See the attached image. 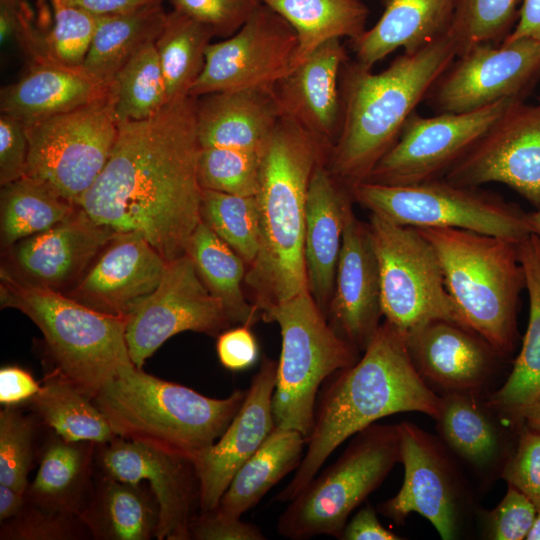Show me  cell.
I'll return each mask as SVG.
<instances>
[{"mask_svg": "<svg viewBox=\"0 0 540 540\" xmlns=\"http://www.w3.org/2000/svg\"><path fill=\"white\" fill-rule=\"evenodd\" d=\"M196 99L184 97L149 119L118 123L106 165L76 204L99 225L141 233L167 261L185 254L202 221Z\"/></svg>", "mask_w": 540, "mask_h": 540, "instance_id": "cell-1", "label": "cell"}, {"mask_svg": "<svg viewBox=\"0 0 540 540\" xmlns=\"http://www.w3.org/2000/svg\"><path fill=\"white\" fill-rule=\"evenodd\" d=\"M439 410L440 397L416 370L405 336L385 321L358 361L323 383L306 452L274 500L295 498L339 445L377 420L408 411L436 419Z\"/></svg>", "mask_w": 540, "mask_h": 540, "instance_id": "cell-2", "label": "cell"}, {"mask_svg": "<svg viewBox=\"0 0 540 540\" xmlns=\"http://www.w3.org/2000/svg\"><path fill=\"white\" fill-rule=\"evenodd\" d=\"M456 56L448 33L416 53L397 56L379 73L346 60L340 75V129L326 159L327 169L340 184L352 192L366 181Z\"/></svg>", "mask_w": 540, "mask_h": 540, "instance_id": "cell-3", "label": "cell"}, {"mask_svg": "<svg viewBox=\"0 0 540 540\" xmlns=\"http://www.w3.org/2000/svg\"><path fill=\"white\" fill-rule=\"evenodd\" d=\"M330 148L281 116L263 152L256 195L260 245L245 284L263 319L274 307L308 289L304 259L306 202L315 167Z\"/></svg>", "mask_w": 540, "mask_h": 540, "instance_id": "cell-4", "label": "cell"}, {"mask_svg": "<svg viewBox=\"0 0 540 540\" xmlns=\"http://www.w3.org/2000/svg\"><path fill=\"white\" fill-rule=\"evenodd\" d=\"M246 390L218 399L160 379L135 365L108 382L93 401L116 437L141 442L191 460L224 433Z\"/></svg>", "mask_w": 540, "mask_h": 540, "instance_id": "cell-5", "label": "cell"}, {"mask_svg": "<svg viewBox=\"0 0 540 540\" xmlns=\"http://www.w3.org/2000/svg\"><path fill=\"white\" fill-rule=\"evenodd\" d=\"M0 306L26 315L41 331L54 371L94 399L129 355L126 316L93 310L68 295L19 281L0 271Z\"/></svg>", "mask_w": 540, "mask_h": 540, "instance_id": "cell-6", "label": "cell"}, {"mask_svg": "<svg viewBox=\"0 0 540 540\" xmlns=\"http://www.w3.org/2000/svg\"><path fill=\"white\" fill-rule=\"evenodd\" d=\"M433 246L466 326L500 356L513 352L525 275L518 243L454 228H417Z\"/></svg>", "mask_w": 540, "mask_h": 540, "instance_id": "cell-7", "label": "cell"}, {"mask_svg": "<svg viewBox=\"0 0 540 540\" xmlns=\"http://www.w3.org/2000/svg\"><path fill=\"white\" fill-rule=\"evenodd\" d=\"M263 320L276 322L281 332L272 402L275 424L307 440L321 385L354 365L360 351L333 330L308 289L274 307Z\"/></svg>", "mask_w": 540, "mask_h": 540, "instance_id": "cell-8", "label": "cell"}, {"mask_svg": "<svg viewBox=\"0 0 540 540\" xmlns=\"http://www.w3.org/2000/svg\"><path fill=\"white\" fill-rule=\"evenodd\" d=\"M400 462L398 424H372L355 434L342 455L291 501L277 532L291 540L340 539L350 514Z\"/></svg>", "mask_w": 540, "mask_h": 540, "instance_id": "cell-9", "label": "cell"}, {"mask_svg": "<svg viewBox=\"0 0 540 540\" xmlns=\"http://www.w3.org/2000/svg\"><path fill=\"white\" fill-rule=\"evenodd\" d=\"M352 196L372 214L413 228H454L519 243L529 230L526 212L502 197L444 178L411 185L362 182Z\"/></svg>", "mask_w": 540, "mask_h": 540, "instance_id": "cell-10", "label": "cell"}, {"mask_svg": "<svg viewBox=\"0 0 540 540\" xmlns=\"http://www.w3.org/2000/svg\"><path fill=\"white\" fill-rule=\"evenodd\" d=\"M368 227L385 321L405 337L433 320L468 328L447 291L437 254L421 232L372 213Z\"/></svg>", "mask_w": 540, "mask_h": 540, "instance_id": "cell-11", "label": "cell"}, {"mask_svg": "<svg viewBox=\"0 0 540 540\" xmlns=\"http://www.w3.org/2000/svg\"><path fill=\"white\" fill-rule=\"evenodd\" d=\"M26 175L77 204L106 165L118 135L109 93L87 105L25 125Z\"/></svg>", "mask_w": 540, "mask_h": 540, "instance_id": "cell-12", "label": "cell"}, {"mask_svg": "<svg viewBox=\"0 0 540 540\" xmlns=\"http://www.w3.org/2000/svg\"><path fill=\"white\" fill-rule=\"evenodd\" d=\"M507 98L466 113L407 119L392 148L377 162L367 182L411 185L441 179L516 103ZM365 182V181H364Z\"/></svg>", "mask_w": 540, "mask_h": 540, "instance_id": "cell-13", "label": "cell"}, {"mask_svg": "<svg viewBox=\"0 0 540 540\" xmlns=\"http://www.w3.org/2000/svg\"><path fill=\"white\" fill-rule=\"evenodd\" d=\"M234 325L201 281L190 257L168 261L158 286L126 314L125 339L132 362L142 368L169 338L184 331L218 336Z\"/></svg>", "mask_w": 540, "mask_h": 540, "instance_id": "cell-14", "label": "cell"}, {"mask_svg": "<svg viewBox=\"0 0 540 540\" xmlns=\"http://www.w3.org/2000/svg\"><path fill=\"white\" fill-rule=\"evenodd\" d=\"M297 50L293 27L261 3L235 34L209 44L203 70L189 96L273 88L293 70Z\"/></svg>", "mask_w": 540, "mask_h": 540, "instance_id": "cell-15", "label": "cell"}, {"mask_svg": "<svg viewBox=\"0 0 540 540\" xmlns=\"http://www.w3.org/2000/svg\"><path fill=\"white\" fill-rule=\"evenodd\" d=\"M539 75V42L522 38L478 44L454 59L425 100L437 114L472 112L524 98Z\"/></svg>", "mask_w": 540, "mask_h": 540, "instance_id": "cell-16", "label": "cell"}, {"mask_svg": "<svg viewBox=\"0 0 540 540\" xmlns=\"http://www.w3.org/2000/svg\"><path fill=\"white\" fill-rule=\"evenodd\" d=\"M96 466L122 482L146 481L157 501L158 540H189L199 507V480L191 459L153 446L115 437L97 444Z\"/></svg>", "mask_w": 540, "mask_h": 540, "instance_id": "cell-17", "label": "cell"}, {"mask_svg": "<svg viewBox=\"0 0 540 540\" xmlns=\"http://www.w3.org/2000/svg\"><path fill=\"white\" fill-rule=\"evenodd\" d=\"M460 186L502 183L540 208V104L511 107L443 177Z\"/></svg>", "mask_w": 540, "mask_h": 540, "instance_id": "cell-18", "label": "cell"}, {"mask_svg": "<svg viewBox=\"0 0 540 540\" xmlns=\"http://www.w3.org/2000/svg\"><path fill=\"white\" fill-rule=\"evenodd\" d=\"M116 232L97 224L77 206L56 225L4 250L5 263L0 271L19 281L66 294Z\"/></svg>", "mask_w": 540, "mask_h": 540, "instance_id": "cell-19", "label": "cell"}, {"mask_svg": "<svg viewBox=\"0 0 540 540\" xmlns=\"http://www.w3.org/2000/svg\"><path fill=\"white\" fill-rule=\"evenodd\" d=\"M404 479L399 492L378 506L396 523L415 512L426 518L444 540L458 532L455 474L439 442L410 422L398 424Z\"/></svg>", "mask_w": 540, "mask_h": 540, "instance_id": "cell-20", "label": "cell"}, {"mask_svg": "<svg viewBox=\"0 0 540 540\" xmlns=\"http://www.w3.org/2000/svg\"><path fill=\"white\" fill-rule=\"evenodd\" d=\"M276 375L277 362L264 358L224 433L192 460L199 480L200 512L217 507L233 476L275 428Z\"/></svg>", "mask_w": 540, "mask_h": 540, "instance_id": "cell-21", "label": "cell"}, {"mask_svg": "<svg viewBox=\"0 0 540 540\" xmlns=\"http://www.w3.org/2000/svg\"><path fill=\"white\" fill-rule=\"evenodd\" d=\"M168 261L139 232H116L66 293L98 312L126 316L160 283Z\"/></svg>", "mask_w": 540, "mask_h": 540, "instance_id": "cell-22", "label": "cell"}, {"mask_svg": "<svg viewBox=\"0 0 540 540\" xmlns=\"http://www.w3.org/2000/svg\"><path fill=\"white\" fill-rule=\"evenodd\" d=\"M383 316L379 268L368 223L347 216L327 321L349 344L363 352Z\"/></svg>", "mask_w": 540, "mask_h": 540, "instance_id": "cell-23", "label": "cell"}, {"mask_svg": "<svg viewBox=\"0 0 540 540\" xmlns=\"http://www.w3.org/2000/svg\"><path fill=\"white\" fill-rule=\"evenodd\" d=\"M347 59L341 39L328 40L273 87L281 116L295 121L330 149L341 124L340 75Z\"/></svg>", "mask_w": 540, "mask_h": 540, "instance_id": "cell-24", "label": "cell"}, {"mask_svg": "<svg viewBox=\"0 0 540 540\" xmlns=\"http://www.w3.org/2000/svg\"><path fill=\"white\" fill-rule=\"evenodd\" d=\"M405 338L421 377L447 392L473 394L492 373L497 353L476 332L457 323L433 320Z\"/></svg>", "mask_w": 540, "mask_h": 540, "instance_id": "cell-25", "label": "cell"}, {"mask_svg": "<svg viewBox=\"0 0 540 540\" xmlns=\"http://www.w3.org/2000/svg\"><path fill=\"white\" fill-rule=\"evenodd\" d=\"M352 199V192L331 175L326 161L320 162L307 194L304 259L308 290L325 315L333 295Z\"/></svg>", "mask_w": 540, "mask_h": 540, "instance_id": "cell-26", "label": "cell"}, {"mask_svg": "<svg viewBox=\"0 0 540 540\" xmlns=\"http://www.w3.org/2000/svg\"><path fill=\"white\" fill-rule=\"evenodd\" d=\"M280 118L273 88L222 91L196 99L201 148H233L263 155Z\"/></svg>", "mask_w": 540, "mask_h": 540, "instance_id": "cell-27", "label": "cell"}, {"mask_svg": "<svg viewBox=\"0 0 540 540\" xmlns=\"http://www.w3.org/2000/svg\"><path fill=\"white\" fill-rule=\"evenodd\" d=\"M377 23L350 41L355 59L372 68L398 48L413 54L450 31L454 0H380Z\"/></svg>", "mask_w": 540, "mask_h": 540, "instance_id": "cell-28", "label": "cell"}, {"mask_svg": "<svg viewBox=\"0 0 540 540\" xmlns=\"http://www.w3.org/2000/svg\"><path fill=\"white\" fill-rule=\"evenodd\" d=\"M109 87L93 80L82 69L52 61L33 62L16 83L1 89V113L25 125L66 113L96 101Z\"/></svg>", "mask_w": 540, "mask_h": 540, "instance_id": "cell-29", "label": "cell"}, {"mask_svg": "<svg viewBox=\"0 0 540 540\" xmlns=\"http://www.w3.org/2000/svg\"><path fill=\"white\" fill-rule=\"evenodd\" d=\"M529 296V319L521 350L505 383L487 402L518 429L523 415L540 397V240L529 234L518 243Z\"/></svg>", "mask_w": 540, "mask_h": 540, "instance_id": "cell-30", "label": "cell"}, {"mask_svg": "<svg viewBox=\"0 0 540 540\" xmlns=\"http://www.w3.org/2000/svg\"><path fill=\"white\" fill-rule=\"evenodd\" d=\"M96 448L94 442L68 441L52 432L40 450L38 471L25 492L27 501L78 516L94 482Z\"/></svg>", "mask_w": 540, "mask_h": 540, "instance_id": "cell-31", "label": "cell"}, {"mask_svg": "<svg viewBox=\"0 0 540 540\" xmlns=\"http://www.w3.org/2000/svg\"><path fill=\"white\" fill-rule=\"evenodd\" d=\"M97 540H150L157 534L159 509L152 493L140 484L101 473L78 514Z\"/></svg>", "mask_w": 540, "mask_h": 540, "instance_id": "cell-32", "label": "cell"}, {"mask_svg": "<svg viewBox=\"0 0 540 540\" xmlns=\"http://www.w3.org/2000/svg\"><path fill=\"white\" fill-rule=\"evenodd\" d=\"M306 438L298 431L275 426L256 452L239 468L216 511L240 518L291 471L304 456Z\"/></svg>", "mask_w": 540, "mask_h": 540, "instance_id": "cell-33", "label": "cell"}, {"mask_svg": "<svg viewBox=\"0 0 540 540\" xmlns=\"http://www.w3.org/2000/svg\"><path fill=\"white\" fill-rule=\"evenodd\" d=\"M168 13L162 3L130 12L97 16L94 36L81 69L109 87L118 71L161 33Z\"/></svg>", "mask_w": 540, "mask_h": 540, "instance_id": "cell-34", "label": "cell"}, {"mask_svg": "<svg viewBox=\"0 0 540 540\" xmlns=\"http://www.w3.org/2000/svg\"><path fill=\"white\" fill-rule=\"evenodd\" d=\"M185 253L233 324L252 326L261 318L258 308L246 298L242 288L247 264L203 221L191 234Z\"/></svg>", "mask_w": 540, "mask_h": 540, "instance_id": "cell-35", "label": "cell"}, {"mask_svg": "<svg viewBox=\"0 0 540 540\" xmlns=\"http://www.w3.org/2000/svg\"><path fill=\"white\" fill-rule=\"evenodd\" d=\"M260 1L295 30L298 50L294 68L326 41L342 37L352 41L366 30L369 8L361 0Z\"/></svg>", "mask_w": 540, "mask_h": 540, "instance_id": "cell-36", "label": "cell"}, {"mask_svg": "<svg viewBox=\"0 0 540 540\" xmlns=\"http://www.w3.org/2000/svg\"><path fill=\"white\" fill-rule=\"evenodd\" d=\"M29 404L40 424L68 441L96 444L116 436L93 399L54 371H49Z\"/></svg>", "mask_w": 540, "mask_h": 540, "instance_id": "cell-37", "label": "cell"}, {"mask_svg": "<svg viewBox=\"0 0 540 540\" xmlns=\"http://www.w3.org/2000/svg\"><path fill=\"white\" fill-rule=\"evenodd\" d=\"M77 205L48 185L24 176L1 186L0 244L2 251L41 233L71 215Z\"/></svg>", "mask_w": 540, "mask_h": 540, "instance_id": "cell-38", "label": "cell"}, {"mask_svg": "<svg viewBox=\"0 0 540 540\" xmlns=\"http://www.w3.org/2000/svg\"><path fill=\"white\" fill-rule=\"evenodd\" d=\"M436 420L445 443L470 464L483 468L498 459L500 432L472 393L444 394Z\"/></svg>", "mask_w": 540, "mask_h": 540, "instance_id": "cell-39", "label": "cell"}, {"mask_svg": "<svg viewBox=\"0 0 540 540\" xmlns=\"http://www.w3.org/2000/svg\"><path fill=\"white\" fill-rule=\"evenodd\" d=\"M213 32L197 20L174 10L155 40L168 103L188 97L200 76Z\"/></svg>", "mask_w": 540, "mask_h": 540, "instance_id": "cell-40", "label": "cell"}, {"mask_svg": "<svg viewBox=\"0 0 540 540\" xmlns=\"http://www.w3.org/2000/svg\"><path fill=\"white\" fill-rule=\"evenodd\" d=\"M109 90L118 123L149 119L168 104L155 41L143 46L118 71Z\"/></svg>", "mask_w": 540, "mask_h": 540, "instance_id": "cell-41", "label": "cell"}, {"mask_svg": "<svg viewBox=\"0 0 540 540\" xmlns=\"http://www.w3.org/2000/svg\"><path fill=\"white\" fill-rule=\"evenodd\" d=\"M201 220L227 243L249 267L260 245L256 196H239L202 189Z\"/></svg>", "mask_w": 540, "mask_h": 540, "instance_id": "cell-42", "label": "cell"}, {"mask_svg": "<svg viewBox=\"0 0 540 540\" xmlns=\"http://www.w3.org/2000/svg\"><path fill=\"white\" fill-rule=\"evenodd\" d=\"M519 3L521 0H454L449 33L457 56L478 44H501L514 27Z\"/></svg>", "mask_w": 540, "mask_h": 540, "instance_id": "cell-43", "label": "cell"}, {"mask_svg": "<svg viewBox=\"0 0 540 540\" xmlns=\"http://www.w3.org/2000/svg\"><path fill=\"white\" fill-rule=\"evenodd\" d=\"M262 155L223 147L201 148L197 175L202 189L239 196H256Z\"/></svg>", "mask_w": 540, "mask_h": 540, "instance_id": "cell-44", "label": "cell"}, {"mask_svg": "<svg viewBox=\"0 0 540 540\" xmlns=\"http://www.w3.org/2000/svg\"><path fill=\"white\" fill-rule=\"evenodd\" d=\"M19 405L0 411V484L25 493L35 457L36 415L25 414Z\"/></svg>", "mask_w": 540, "mask_h": 540, "instance_id": "cell-45", "label": "cell"}, {"mask_svg": "<svg viewBox=\"0 0 540 540\" xmlns=\"http://www.w3.org/2000/svg\"><path fill=\"white\" fill-rule=\"evenodd\" d=\"M53 23L44 35V54L48 61L81 69L89 51L97 16L64 0H50Z\"/></svg>", "mask_w": 540, "mask_h": 540, "instance_id": "cell-46", "label": "cell"}, {"mask_svg": "<svg viewBox=\"0 0 540 540\" xmlns=\"http://www.w3.org/2000/svg\"><path fill=\"white\" fill-rule=\"evenodd\" d=\"M88 534L78 516L52 512L28 501L0 526L1 540H76Z\"/></svg>", "mask_w": 540, "mask_h": 540, "instance_id": "cell-47", "label": "cell"}, {"mask_svg": "<svg viewBox=\"0 0 540 540\" xmlns=\"http://www.w3.org/2000/svg\"><path fill=\"white\" fill-rule=\"evenodd\" d=\"M177 10L207 26L214 34L228 38L247 21L260 0H171Z\"/></svg>", "mask_w": 540, "mask_h": 540, "instance_id": "cell-48", "label": "cell"}, {"mask_svg": "<svg viewBox=\"0 0 540 540\" xmlns=\"http://www.w3.org/2000/svg\"><path fill=\"white\" fill-rule=\"evenodd\" d=\"M508 485L524 493L540 506V434L525 425L519 429L518 441L502 469Z\"/></svg>", "mask_w": 540, "mask_h": 540, "instance_id": "cell-49", "label": "cell"}, {"mask_svg": "<svg viewBox=\"0 0 540 540\" xmlns=\"http://www.w3.org/2000/svg\"><path fill=\"white\" fill-rule=\"evenodd\" d=\"M536 515L534 503L521 491L508 485L500 503L485 519V535L492 540L526 539Z\"/></svg>", "mask_w": 540, "mask_h": 540, "instance_id": "cell-50", "label": "cell"}, {"mask_svg": "<svg viewBox=\"0 0 540 540\" xmlns=\"http://www.w3.org/2000/svg\"><path fill=\"white\" fill-rule=\"evenodd\" d=\"M43 37L32 25L31 10L24 0H0V40H17L34 58L45 60Z\"/></svg>", "mask_w": 540, "mask_h": 540, "instance_id": "cell-51", "label": "cell"}, {"mask_svg": "<svg viewBox=\"0 0 540 540\" xmlns=\"http://www.w3.org/2000/svg\"><path fill=\"white\" fill-rule=\"evenodd\" d=\"M28 138L25 124L10 115L0 117V185L16 181L26 175Z\"/></svg>", "mask_w": 540, "mask_h": 540, "instance_id": "cell-52", "label": "cell"}, {"mask_svg": "<svg viewBox=\"0 0 540 540\" xmlns=\"http://www.w3.org/2000/svg\"><path fill=\"white\" fill-rule=\"evenodd\" d=\"M190 539L264 540L266 537L259 527L213 509L194 517L190 525Z\"/></svg>", "mask_w": 540, "mask_h": 540, "instance_id": "cell-53", "label": "cell"}, {"mask_svg": "<svg viewBox=\"0 0 540 540\" xmlns=\"http://www.w3.org/2000/svg\"><path fill=\"white\" fill-rule=\"evenodd\" d=\"M250 327L238 325L218 335L216 352L224 368L242 371L250 368L258 359L259 347Z\"/></svg>", "mask_w": 540, "mask_h": 540, "instance_id": "cell-54", "label": "cell"}, {"mask_svg": "<svg viewBox=\"0 0 540 540\" xmlns=\"http://www.w3.org/2000/svg\"><path fill=\"white\" fill-rule=\"evenodd\" d=\"M40 388L41 383L22 367L11 365L0 369V403L3 406L29 402Z\"/></svg>", "mask_w": 540, "mask_h": 540, "instance_id": "cell-55", "label": "cell"}, {"mask_svg": "<svg viewBox=\"0 0 540 540\" xmlns=\"http://www.w3.org/2000/svg\"><path fill=\"white\" fill-rule=\"evenodd\" d=\"M342 540H398L397 534L385 528L377 518L376 511L370 505L360 509L347 521Z\"/></svg>", "mask_w": 540, "mask_h": 540, "instance_id": "cell-56", "label": "cell"}, {"mask_svg": "<svg viewBox=\"0 0 540 540\" xmlns=\"http://www.w3.org/2000/svg\"><path fill=\"white\" fill-rule=\"evenodd\" d=\"M522 38L540 43V0H521L517 23L503 42Z\"/></svg>", "mask_w": 540, "mask_h": 540, "instance_id": "cell-57", "label": "cell"}, {"mask_svg": "<svg viewBox=\"0 0 540 540\" xmlns=\"http://www.w3.org/2000/svg\"><path fill=\"white\" fill-rule=\"evenodd\" d=\"M95 16H108L130 12L164 0H64Z\"/></svg>", "mask_w": 540, "mask_h": 540, "instance_id": "cell-58", "label": "cell"}, {"mask_svg": "<svg viewBox=\"0 0 540 540\" xmlns=\"http://www.w3.org/2000/svg\"><path fill=\"white\" fill-rule=\"evenodd\" d=\"M26 501L25 493L0 484V521L16 516L23 509Z\"/></svg>", "mask_w": 540, "mask_h": 540, "instance_id": "cell-59", "label": "cell"}, {"mask_svg": "<svg viewBox=\"0 0 540 540\" xmlns=\"http://www.w3.org/2000/svg\"><path fill=\"white\" fill-rule=\"evenodd\" d=\"M522 425H525L540 434V397L523 415Z\"/></svg>", "mask_w": 540, "mask_h": 540, "instance_id": "cell-60", "label": "cell"}, {"mask_svg": "<svg viewBox=\"0 0 540 540\" xmlns=\"http://www.w3.org/2000/svg\"><path fill=\"white\" fill-rule=\"evenodd\" d=\"M526 223L529 233L535 235L540 240V208L526 213Z\"/></svg>", "mask_w": 540, "mask_h": 540, "instance_id": "cell-61", "label": "cell"}, {"mask_svg": "<svg viewBox=\"0 0 540 540\" xmlns=\"http://www.w3.org/2000/svg\"><path fill=\"white\" fill-rule=\"evenodd\" d=\"M526 540H540V506H536V515Z\"/></svg>", "mask_w": 540, "mask_h": 540, "instance_id": "cell-62", "label": "cell"}, {"mask_svg": "<svg viewBox=\"0 0 540 540\" xmlns=\"http://www.w3.org/2000/svg\"><path fill=\"white\" fill-rule=\"evenodd\" d=\"M539 104H540V100H539Z\"/></svg>", "mask_w": 540, "mask_h": 540, "instance_id": "cell-63", "label": "cell"}]
</instances>
